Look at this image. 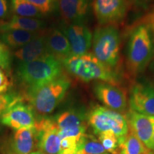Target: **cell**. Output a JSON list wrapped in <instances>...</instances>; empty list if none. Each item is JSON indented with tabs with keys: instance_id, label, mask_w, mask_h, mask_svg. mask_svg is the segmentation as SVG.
<instances>
[{
	"instance_id": "cell-10",
	"label": "cell",
	"mask_w": 154,
	"mask_h": 154,
	"mask_svg": "<svg viewBox=\"0 0 154 154\" xmlns=\"http://www.w3.org/2000/svg\"><path fill=\"white\" fill-rule=\"evenodd\" d=\"M60 29L68 38L72 56L82 55L88 52L92 44V34L85 22L63 24Z\"/></svg>"
},
{
	"instance_id": "cell-26",
	"label": "cell",
	"mask_w": 154,
	"mask_h": 154,
	"mask_svg": "<svg viewBox=\"0 0 154 154\" xmlns=\"http://www.w3.org/2000/svg\"><path fill=\"white\" fill-rule=\"evenodd\" d=\"M11 63V55L9 48L0 40V68L9 73Z\"/></svg>"
},
{
	"instance_id": "cell-31",
	"label": "cell",
	"mask_w": 154,
	"mask_h": 154,
	"mask_svg": "<svg viewBox=\"0 0 154 154\" xmlns=\"http://www.w3.org/2000/svg\"><path fill=\"white\" fill-rule=\"evenodd\" d=\"M58 154H78L74 150H61Z\"/></svg>"
},
{
	"instance_id": "cell-6",
	"label": "cell",
	"mask_w": 154,
	"mask_h": 154,
	"mask_svg": "<svg viewBox=\"0 0 154 154\" xmlns=\"http://www.w3.org/2000/svg\"><path fill=\"white\" fill-rule=\"evenodd\" d=\"M87 122L96 134L112 131L121 138L128 132L126 117L117 111L101 106H96L88 113Z\"/></svg>"
},
{
	"instance_id": "cell-34",
	"label": "cell",
	"mask_w": 154,
	"mask_h": 154,
	"mask_svg": "<svg viewBox=\"0 0 154 154\" xmlns=\"http://www.w3.org/2000/svg\"><path fill=\"white\" fill-rule=\"evenodd\" d=\"M153 151H154V133H153Z\"/></svg>"
},
{
	"instance_id": "cell-11",
	"label": "cell",
	"mask_w": 154,
	"mask_h": 154,
	"mask_svg": "<svg viewBox=\"0 0 154 154\" xmlns=\"http://www.w3.org/2000/svg\"><path fill=\"white\" fill-rule=\"evenodd\" d=\"M131 109L141 114L154 116V85L149 82H138L130 91Z\"/></svg>"
},
{
	"instance_id": "cell-8",
	"label": "cell",
	"mask_w": 154,
	"mask_h": 154,
	"mask_svg": "<svg viewBox=\"0 0 154 154\" xmlns=\"http://www.w3.org/2000/svg\"><path fill=\"white\" fill-rule=\"evenodd\" d=\"M92 8L100 24L113 25L121 22L128 9V0H92Z\"/></svg>"
},
{
	"instance_id": "cell-5",
	"label": "cell",
	"mask_w": 154,
	"mask_h": 154,
	"mask_svg": "<svg viewBox=\"0 0 154 154\" xmlns=\"http://www.w3.org/2000/svg\"><path fill=\"white\" fill-rule=\"evenodd\" d=\"M121 38L113 25L97 28L92 38V54L100 61L114 69L119 60Z\"/></svg>"
},
{
	"instance_id": "cell-12",
	"label": "cell",
	"mask_w": 154,
	"mask_h": 154,
	"mask_svg": "<svg viewBox=\"0 0 154 154\" xmlns=\"http://www.w3.org/2000/svg\"><path fill=\"white\" fill-rule=\"evenodd\" d=\"M128 129L143 142L148 149L153 151L154 116L141 114L130 109L126 115Z\"/></svg>"
},
{
	"instance_id": "cell-20",
	"label": "cell",
	"mask_w": 154,
	"mask_h": 154,
	"mask_svg": "<svg viewBox=\"0 0 154 154\" xmlns=\"http://www.w3.org/2000/svg\"><path fill=\"white\" fill-rule=\"evenodd\" d=\"M39 34L23 30H8L1 32L0 40L9 48L18 49L32 41Z\"/></svg>"
},
{
	"instance_id": "cell-37",
	"label": "cell",
	"mask_w": 154,
	"mask_h": 154,
	"mask_svg": "<svg viewBox=\"0 0 154 154\" xmlns=\"http://www.w3.org/2000/svg\"><path fill=\"white\" fill-rule=\"evenodd\" d=\"M104 154H109V153H104Z\"/></svg>"
},
{
	"instance_id": "cell-35",
	"label": "cell",
	"mask_w": 154,
	"mask_h": 154,
	"mask_svg": "<svg viewBox=\"0 0 154 154\" xmlns=\"http://www.w3.org/2000/svg\"><path fill=\"white\" fill-rule=\"evenodd\" d=\"M149 154H153V153H152V152L151 151V152H150V153H149Z\"/></svg>"
},
{
	"instance_id": "cell-15",
	"label": "cell",
	"mask_w": 154,
	"mask_h": 154,
	"mask_svg": "<svg viewBox=\"0 0 154 154\" xmlns=\"http://www.w3.org/2000/svg\"><path fill=\"white\" fill-rule=\"evenodd\" d=\"M50 54L47 46V36L39 34L32 41L14 51L13 56L19 63H28Z\"/></svg>"
},
{
	"instance_id": "cell-16",
	"label": "cell",
	"mask_w": 154,
	"mask_h": 154,
	"mask_svg": "<svg viewBox=\"0 0 154 154\" xmlns=\"http://www.w3.org/2000/svg\"><path fill=\"white\" fill-rule=\"evenodd\" d=\"M37 147L35 127L14 131L11 138L10 154H31Z\"/></svg>"
},
{
	"instance_id": "cell-9",
	"label": "cell",
	"mask_w": 154,
	"mask_h": 154,
	"mask_svg": "<svg viewBox=\"0 0 154 154\" xmlns=\"http://www.w3.org/2000/svg\"><path fill=\"white\" fill-rule=\"evenodd\" d=\"M36 113L33 108L22 101H19L7 109L0 116L2 124L14 131L24 128L35 127Z\"/></svg>"
},
{
	"instance_id": "cell-13",
	"label": "cell",
	"mask_w": 154,
	"mask_h": 154,
	"mask_svg": "<svg viewBox=\"0 0 154 154\" xmlns=\"http://www.w3.org/2000/svg\"><path fill=\"white\" fill-rule=\"evenodd\" d=\"M56 8L65 24L85 22L89 15L91 0H55Z\"/></svg>"
},
{
	"instance_id": "cell-29",
	"label": "cell",
	"mask_w": 154,
	"mask_h": 154,
	"mask_svg": "<svg viewBox=\"0 0 154 154\" xmlns=\"http://www.w3.org/2000/svg\"><path fill=\"white\" fill-rule=\"evenodd\" d=\"M11 86V82L3 69L0 68V94L8 91Z\"/></svg>"
},
{
	"instance_id": "cell-36",
	"label": "cell",
	"mask_w": 154,
	"mask_h": 154,
	"mask_svg": "<svg viewBox=\"0 0 154 154\" xmlns=\"http://www.w3.org/2000/svg\"><path fill=\"white\" fill-rule=\"evenodd\" d=\"M153 31H154V25H153Z\"/></svg>"
},
{
	"instance_id": "cell-3",
	"label": "cell",
	"mask_w": 154,
	"mask_h": 154,
	"mask_svg": "<svg viewBox=\"0 0 154 154\" xmlns=\"http://www.w3.org/2000/svg\"><path fill=\"white\" fill-rule=\"evenodd\" d=\"M70 86V80L62 74L43 85L26 91L25 96L35 113L39 116H44L55 110Z\"/></svg>"
},
{
	"instance_id": "cell-18",
	"label": "cell",
	"mask_w": 154,
	"mask_h": 154,
	"mask_svg": "<svg viewBox=\"0 0 154 154\" xmlns=\"http://www.w3.org/2000/svg\"><path fill=\"white\" fill-rule=\"evenodd\" d=\"M59 131L86 126L87 114L83 109H70L53 117Z\"/></svg>"
},
{
	"instance_id": "cell-14",
	"label": "cell",
	"mask_w": 154,
	"mask_h": 154,
	"mask_svg": "<svg viewBox=\"0 0 154 154\" xmlns=\"http://www.w3.org/2000/svg\"><path fill=\"white\" fill-rule=\"evenodd\" d=\"M97 99L109 109L117 112H122L126 108L127 100L125 92L107 82H98L94 87Z\"/></svg>"
},
{
	"instance_id": "cell-4",
	"label": "cell",
	"mask_w": 154,
	"mask_h": 154,
	"mask_svg": "<svg viewBox=\"0 0 154 154\" xmlns=\"http://www.w3.org/2000/svg\"><path fill=\"white\" fill-rule=\"evenodd\" d=\"M154 45L149 26L142 24L131 34L127 47V63L134 75L141 73L153 57Z\"/></svg>"
},
{
	"instance_id": "cell-22",
	"label": "cell",
	"mask_w": 154,
	"mask_h": 154,
	"mask_svg": "<svg viewBox=\"0 0 154 154\" xmlns=\"http://www.w3.org/2000/svg\"><path fill=\"white\" fill-rule=\"evenodd\" d=\"M78 154H104L106 151L96 138L90 135L84 134L79 138L76 149Z\"/></svg>"
},
{
	"instance_id": "cell-21",
	"label": "cell",
	"mask_w": 154,
	"mask_h": 154,
	"mask_svg": "<svg viewBox=\"0 0 154 154\" xmlns=\"http://www.w3.org/2000/svg\"><path fill=\"white\" fill-rule=\"evenodd\" d=\"M120 149L121 154H149L151 152L129 129L126 136L121 138Z\"/></svg>"
},
{
	"instance_id": "cell-2",
	"label": "cell",
	"mask_w": 154,
	"mask_h": 154,
	"mask_svg": "<svg viewBox=\"0 0 154 154\" xmlns=\"http://www.w3.org/2000/svg\"><path fill=\"white\" fill-rule=\"evenodd\" d=\"M62 61L54 56L47 57L28 63H19L16 76L26 91L40 86L62 75Z\"/></svg>"
},
{
	"instance_id": "cell-24",
	"label": "cell",
	"mask_w": 154,
	"mask_h": 154,
	"mask_svg": "<svg viewBox=\"0 0 154 154\" xmlns=\"http://www.w3.org/2000/svg\"><path fill=\"white\" fill-rule=\"evenodd\" d=\"M121 138L112 131H106L99 134V139L106 151L111 154H121Z\"/></svg>"
},
{
	"instance_id": "cell-27",
	"label": "cell",
	"mask_w": 154,
	"mask_h": 154,
	"mask_svg": "<svg viewBox=\"0 0 154 154\" xmlns=\"http://www.w3.org/2000/svg\"><path fill=\"white\" fill-rule=\"evenodd\" d=\"M35 6L44 15L49 14L56 9L55 0H26Z\"/></svg>"
},
{
	"instance_id": "cell-28",
	"label": "cell",
	"mask_w": 154,
	"mask_h": 154,
	"mask_svg": "<svg viewBox=\"0 0 154 154\" xmlns=\"http://www.w3.org/2000/svg\"><path fill=\"white\" fill-rule=\"evenodd\" d=\"M79 138L76 137H66L61 140V150H74L76 151Z\"/></svg>"
},
{
	"instance_id": "cell-19",
	"label": "cell",
	"mask_w": 154,
	"mask_h": 154,
	"mask_svg": "<svg viewBox=\"0 0 154 154\" xmlns=\"http://www.w3.org/2000/svg\"><path fill=\"white\" fill-rule=\"evenodd\" d=\"M47 24L41 19L29 18L14 15L7 22L0 24V32L8 30H23L31 32H38L44 29Z\"/></svg>"
},
{
	"instance_id": "cell-1",
	"label": "cell",
	"mask_w": 154,
	"mask_h": 154,
	"mask_svg": "<svg viewBox=\"0 0 154 154\" xmlns=\"http://www.w3.org/2000/svg\"><path fill=\"white\" fill-rule=\"evenodd\" d=\"M62 63L69 74L84 82L100 81L114 84L119 80L114 69L102 63L92 53L70 56L63 59Z\"/></svg>"
},
{
	"instance_id": "cell-7",
	"label": "cell",
	"mask_w": 154,
	"mask_h": 154,
	"mask_svg": "<svg viewBox=\"0 0 154 154\" xmlns=\"http://www.w3.org/2000/svg\"><path fill=\"white\" fill-rule=\"evenodd\" d=\"M36 141L38 151L46 154H58L61 151L59 130L51 117H37L35 124Z\"/></svg>"
},
{
	"instance_id": "cell-33",
	"label": "cell",
	"mask_w": 154,
	"mask_h": 154,
	"mask_svg": "<svg viewBox=\"0 0 154 154\" xmlns=\"http://www.w3.org/2000/svg\"><path fill=\"white\" fill-rule=\"evenodd\" d=\"M31 154H46V153H43V152L41 151H34L33 153H32Z\"/></svg>"
},
{
	"instance_id": "cell-32",
	"label": "cell",
	"mask_w": 154,
	"mask_h": 154,
	"mask_svg": "<svg viewBox=\"0 0 154 154\" xmlns=\"http://www.w3.org/2000/svg\"><path fill=\"white\" fill-rule=\"evenodd\" d=\"M134 2L137 4H140V5H144V4H146L148 2H150L152 1V0H132Z\"/></svg>"
},
{
	"instance_id": "cell-30",
	"label": "cell",
	"mask_w": 154,
	"mask_h": 154,
	"mask_svg": "<svg viewBox=\"0 0 154 154\" xmlns=\"http://www.w3.org/2000/svg\"><path fill=\"white\" fill-rule=\"evenodd\" d=\"M9 15V6L7 0H0V19H5Z\"/></svg>"
},
{
	"instance_id": "cell-25",
	"label": "cell",
	"mask_w": 154,
	"mask_h": 154,
	"mask_svg": "<svg viewBox=\"0 0 154 154\" xmlns=\"http://www.w3.org/2000/svg\"><path fill=\"white\" fill-rule=\"evenodd\" d=\"M23 101V96L14 91L0 94V116L11 106Z\"/></svg>"
},
{
	"instance_id": "cell-23",
	"label": "cell",
	"mask_w": 154,
	"mask_h": 154,
	"mask_svg": "<svg viewBox=\"0 0 154 154\" xmlns=\"http://www.w3.org/2000/svg\"><path fill=\"white\" fill-rule=\"evenodd\" d=\"M11 7L17 16L36 19L44 18L45 16L35 6L26 0H11Z\"/></svg>"
},
{
	"instance_id": "cell-17",
	"label": "cell",
	"mask_w": 154,
	"mask_h": 154,
	"mask_svg": "<svg viewBox=\"0 0 154 154\" xmlns=\"http://www.w3.org/2000/svg\"><path fill=\"white\" fill-rule=\"evenodd\" d=\"M47 36V46L50 54L62 61L72 56V50L68 38L60 29L51 30Z\"/></svg>"
}]
</instances>
